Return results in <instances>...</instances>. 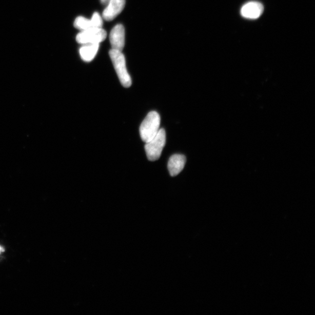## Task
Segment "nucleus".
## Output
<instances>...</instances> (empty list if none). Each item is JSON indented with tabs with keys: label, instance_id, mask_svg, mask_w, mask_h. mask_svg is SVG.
<instances>
[{
	"label": "nucleus",
	"instance_id": "nucleus-1",
	"mask_svg": "<svg viewBox=\"0 0 315 315\" xmlns=\"http://www.w3.org/2000/svg\"><path fill=\"white\" fill-rule=\"evenodd\" d=\"M161 123L160 114L156 112L149 113L140 127V134L145 143H147L159 133Z\"/></svg>",
	"mask_w": 315,
	"mask_h": 315
},
{
	"label": "nucleus",
	"instance_id": "nucleus-2",
	"mask_svg": "<svg viewBox=\"0 0 315 315\" xmlns=\"http://www.w3.org/2000/svg\"><path fill=\"white\" fill-rule=\"evenodd\" d=\"M109 56L122 86L126 88L130 87L132 82L129 72L127 70L124 54L121 51L112 49L109 51Z\"/></svg>",
	"mask_w": 315,
	"mask_h": 315
},
{
	"label": "nucleus",
	"instance_id": "nucleus-3",
	"mask_svg": "<svg viewBox=\"0 0 315 315\" xmlns=\"http://www.w3.org/2000/svg\"><path fill=\"white\" fill-rule=\"evenodd\" d=\"M166 144V133L164 129H160L154 138L146 143L145 146L146 154L149 160H159Z\"/></svg>",
	"mask_w": 315,
	"mask_h": 315
},
{
	"label": "nucleus",
	"instance_id": "nucleus-4",
	"mask_svg": "<svg viewBox=\"0 0 315 315\" xmlns=\"http://www.w3.org/2000/svg\"><path fill=\"white\" fill-rule=\"evenodd\" d=\"M107 33L102 28H92L81 31L76 35V41L82 45L100 44L105 40Z\"/></svg>",
	"mask_w": 315,
	"mask_h": 315
},
{
	"label": "nucleus",
	"instance_id": "nucleus-5",
	"mask_svg": "<svg viewBox=\"0 0 315 315\" xmlns=\"http://www.w3.org/2000/svg\"><path fill=\"white\" fill-rule=\"evenodd\" d=\"M74 25L75 28L81 31L92 28H102L103 26V20L99 12H95L91 19L82 16L77 17L74 21Z\"/></svg>",
	"mask_w": 315,
	"mask_h": 315
},
{
	"label": "nucleus",
	"instance_id": "nucleus-6",
	"mask_svg": "<svg viewBox=\"0 0 315 315\" xmlns=\"http://www.w3.org/2000/svg\"><path fill=\"white\" fill-rule=\"evenodd\" d=\"M109 40L112 49L122 52L125 45V30L121 24L116 25L110 33Z\"/></svg>",
	"mask_w": 315,
	"mask_h": 315
},
{
	"label": "nucleus",
	"instance_id": "nucleus-7",
	"mask_svg": "<svg viewBox=\"0 0 315 315\" xmlns=\"http://www.w3.org/2000/svg\"><path fill=\"white\" fill-rule=\"evenodd\" d=\"M125 4L126 0H110L102 14V17L106 21H112L121 13Z\"/></svg>",
	"mask_w": 315,
	"mask_h": 315
},
{
	"label": "nucleus",
	"instance_id": "nucleus-8",
	"mask_svg": "<svg viewBox=\"0 0 315 315\" xmlns=\"http://www.w3.org/2000/svg\"><path fill=\"white\" fill-rule=\"evenodd\" d=\"M264 10L261 3L252 2L246 3L242 7L241 12L242 16L247 19H255L259 18Z\"/></svg>",
	"mask_w": 315,
	"mask_h": 315
},
{
	"label": "nucleus",
	"instance_id": "nucleus-9",
	"mask_svg": "<svg viewBox=\"0 0 315 315\" xmlns=\"http://www.w3.org/2000/svg\"><path fill=\"white\" fill-rule=\"evenodd\" d=\"M186 162V159L184 155L175 154L170 158L168 164L170 174L175 176L180 173L185 167Z\"/></svg>",
	"mask_w": 315,
	"mask_h": 315
},
{
	"label": "nucleus",
	"instance_id": "nucleus-10",
	"mask_svg": "<svg viewBox=\"0 0 315 315\" xmlns=\"http://www.w3.org/2000/svg\"><path fill=\"white\" fill-rule=\"evenodd\" d=\"M100 44L83 45L80 49L81 57L84 62H90L99 52Z\"/></svg>",
	"mask_w": 315,
	"mask_h": 315
},
{
	"label": "nucleus",
	"instance_id": "nucleus-11",
	"mask_svg": "<svg viewBox=\"0 0 315 315\" xmlns=\"http://www.w3.org/2000/svg\"><path fill=\"white\" fill-rule=\"evenodd\" d=\"M101 1L102 4H105V5H107L110 0H101Z\"/></svg>",
	"mask_w": 315,
	"mask_h": 315
},
{
	"label": "nucleus",
	"instance_id": "nucleus-12",
	"mask_svg": "<svg viewBox=\"0 0 315 315\" xmlns=\"http://www.w3.org/2000/svg\"><path fill=\"white\" fill-rule=\"evenodd\" d=\"M4 251H5V249H4L2 246L0 245V254H2Z\"/></svg>",
	"mask_w": 315,
	"mask_h": 315
}]
</instances>
